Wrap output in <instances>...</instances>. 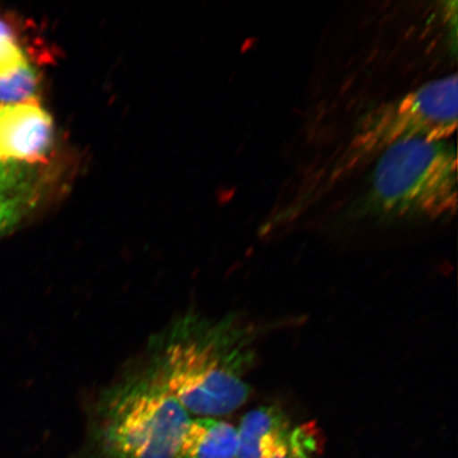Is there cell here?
Returning <instances> with one entry per match:
<instances>
[{
	"mask_svg": "<svg viewBox=\"0 0 458 458\" xmlns=\"http://www.w3.org/2000/svg\"><path fill=\"white\" fill-rule=\"evenodd\" d=\"M38 196L15 198L0 202V237L9 233L25 219Z\"/></svg>",
	"mask_w": 458,
	"mask_h": 458,
	"instance_id": "8fae6325",
	"label": "cell"
},
{
	"mask_svg": "<svg viewBox=\"0 0 458 458\" xmlns=\"http://www.w3.org/2000/svg\"><path fill=\"white\" fill-rule=\"evenodd\" d=\"M53 143V119L38 102L0 106V162L43 163Z\"/></svg>",
	"mask_w": 458,
	"mask_h": 458,
	"instance_id": "8992f818",
	"label": "cell"
},
{
	"mask_svg": "<svg viewBox=\"0 0 458 458\" xmlns=\"http://www.w3.org/2000/svg\"><path fill=\"white\" fill-rule=\"evenodd\" d=\"M103 408L108 458H175L191 420L154 374L114 389Z\"/></svg>",
	"mask_w": 458,
	"mask_h": 458,
	"instance_id": "277c9868",
	"label": "cell"
},
{
	"mask_svg": "<svg viewBox=\"0 0 458 458\" xmlns=\"http://www.w3.org/2000/svg\"><path fill=\"white\" fill-rule=\"evenodd\" d=\"M26 63L24 51L17 44L13 28L0 19V78L9 76Z\"/></svg>",
	"mask_w": 458,
	"mask_h": 458,
	"instance_id": "30bf717a",
	"label": "cell"
},
{
	"mask_svg": "<svg viewBox=\"0 0 458 458\" xmlns=\"http://www.w3.org/2000/svg\"><path fill=\"white\" fill-rule=\"evenodd\" d=\"M457 86L456 74H451L364 114L340 150L309 177L297 203L310 204L325 196L401 140H449L457 128Z\"/></svg>",
	"mask_w": 458,
	"mask_h": 458,
	"instance_id": "6da1fadb",
	"label": "cell"
},
{
	"mask_svg": "<svg viewBox=\"0 0 458 458\" xmlns=\"http://www.w3.org/2000/svg\"><path fill=\"white\" fill-rule=\"evenodd\" d=\"M354 213L386 221L437 220L457 210L454 142L409 139L375 162Z\"/></svg>",
	"mask_w": 458,
	"mask_h": 458,
	"instance_id": "7a4b0ae2",
	"label": "cell"
},
{
	"mask_svg": "<svg viewBox=\"0 0 458 458\" xmlns=\"http://www.w3.org/2000/svg\"><path fill=\"white\" fill-rule=\"evenodd\" d=\"M38 89V73L27 62L13 73L0 78V102L4 106L37 102Z\"/></svg>",
	"mask_w": 458,
	"mask_h": 458,
	"instance_id": "9c48e42d",
	"label": "cell"
},
{
	"mask_svg": "<svg viewBox=\"0 0 458 458\" xmlns=\"http://www.w3.org/2000/svg\"><path fill=\"white\" fill-rule=\"evenodd\" d=\"M238 438L237 458H311L319 443L314 425L293 427L275 406H261L246 414Z\"/></svg>",
	"mask_w": 458,
	"mask_h": 458,
	"instance_id": "5b68a950",
	"label": "cell"
},
{
	"mask_svg": "<svg viewBox=\"0 0 458 458\" xmlns=\"http://www.w3.org/2000/svg\"><path fill=\"white\" fill-rule=\"evenodd\" d=\"M239 365L225 330L185 318L165 336L154 375L188 414L215 418L233 413L250 397Z\"/></svg>",
	"mask_w": 458,
	"mask_h": 458,
	"instance_id": "3957f363",
	"label": "cell"
},
{
	"mask_svg": "<svg viewBox=\"0 0 458 458\" xmlns=\"http://www.w3.org/2000/svg\"><path fill=\"white\" fill-rule=\"evenodd\" d=\"M37 165L20 162H0V202L38 196Z\"/></svg>",
	"mask_w": 458,
	"mask_h": 458,
	"instance_id": "ba28073f",
	"label": "cell"
},
{
	"mask_svg": "<svg viewBox=\"0 0 458 458\" xmlns=\"http://www.w3.org/2000/svg\"><path fill=\"white\" fill-rule=\"evenodd\" d=\"M238 428L211 417L191 420L175 458H237Z\"/></svg>",
	"mask_w": 458,
	"mask_h": 458,
	"instance_id": "52a82bcc",
	"label": "cell"
}]
</instances>
